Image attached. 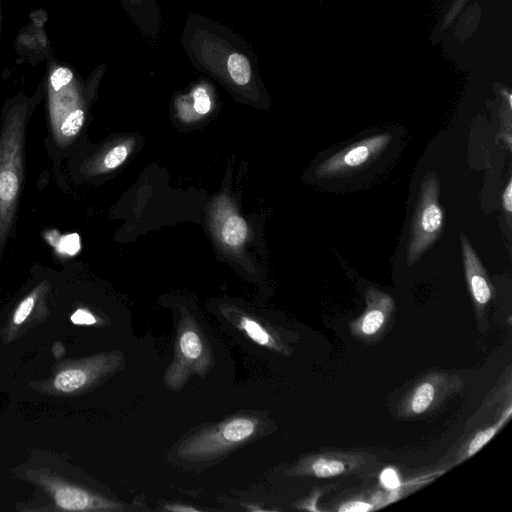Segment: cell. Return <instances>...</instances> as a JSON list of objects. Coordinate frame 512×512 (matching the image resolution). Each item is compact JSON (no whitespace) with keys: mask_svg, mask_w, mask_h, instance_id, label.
<instances>
[{"mask_svg":"<svg viewBox=\"0 0 512 512\" xmlns=\"http://www.w3.org/2000/svg\"><path fill=\"white\" fill-rule=\"evenodd\" d=\"M192 65L243 95L261 94L258 61L247 43L225 25L188 15L180 37Z\"/></svg>","mask_w":512,"mask_h":512,"instance_id":"1","label":"cell"},{"mask_svg":"<svg viewBox=\"0 0 512 512\" xmlns=\"http://www.w3.org/2000/svg\"><path fill=\"white\" fill-rule=\"evenodd\" d=\"M33 103L17 95L0 119V262L13 234L25 178V142Z\"/></svg>","mask_w":512,"mask_h":512,"instance_id":"2","label":"cell"},{"mask_svg":"<svg viewBox=\"0 0 512 512\" xmlns=\"http://www.w3.org/2000/svg\"><path fill=\"white\" fill-rule=\"evenodd\" d=\"M48 111L54 141L60 148H68L81 131L86 118L81 85L70 68L56 65L51 70Z\"/></svg>","mask_w":512,"mask_h":512,"instance_id":"3","label":"cell"},{"mask_svg":"<svg viewBox=\"0 0 512 512\" xmlns=\"http://www.w3.org/2000/svg\"><path fill=\"white\" fill-rule=\"evenodd\" d=\"M438 195V178L432 171L423 178L412 218L407 247V263L409 265L418 261L441 232L443 212L438 202Z\"/></svg>","mask_w":512,"mask_h":512,"instance_id":"4","label":"cell"},{"mask_svg":"<svg viewBox=\"0 0 512 512\" xmlns=\"http://www.w3.org/2000/svg\"><path fill=\"white\" fill-rule=\"evenodd\" d=\"M458 374L434 371L420 378L401 398L397 407L401 418L410 419L425 415L463 388Z\"/></svg>","mask_w":512,"mask_h":512,"instance_id":"5","label":"cell"},{"mask_svg":"<svg viewBox=\"0 0 512 512\" xmlns=\"http://www.w3.org/2000/svg\"><path fill=\"white\" fill-rule=\"evenodd\" d=\"M379 466L377 457L367 452L324 451L304 457L291 474L316 478L363 474Z\"/></svg>","mask_w":512,"mask_h":512,"instance_id":"6","label":"cell"},{"mask_svg":"<svg viewBox=\"0 0 512 512\" xmlns=\"http://www.w3.org/2000/svg\"><path fill=\"white\" fill-rule=\"evenodd\" d=\"M257 422L250 418H234L208 429L185 442L181 454L189 458H207L248 439Z\"/></svg>","mask_w":512,"mask_h":512,"instance_id":"7","label":"cell"},{"mask_svg":"<svg viewBox=\"0 0 512 512\" xmlns=\"http://www.w3.org/2000/svg\"><path fill=\"white\" fill-rule=\"evenodd\" d=\"M366 308L350 323L352 336L364 343H373L387 332L395 311L393 298L378 289L369 288L365 292Z\"/></svg>","mask_w":512,"mask_h":512,"instance_id":"8","label":"cell"},{"mask_svg":"<svg viewBox=\"0 0 512 512\" xmlns=\"http://www.w3.org/2000/svg\"><path fill=\"white\" fill-rule=\"evenodd\" d=\"M390 138V134H378L344 148L322 162L316 169V175L327 178L357 168L379 153L388 144Z\"/></svg>","mask_w":512,"mask_h":512,"instance_id":"9","label":"cell"},{"mask_svg":"<svg viewBox=\"0 0 512 512\" xmlns=\"http://www.w3.org/2000/svg\"><path fill=\"white\" fill-rule=\"evenodd\" d=\"M460 239L468 288L477 314L481 316L492 297V286L480 259L465 234L461 233Z\"/></svg>","mask_w":512,"mask_h":512,"instance_id":"10","label":"cell"},{"mask_svg":"<svg viewBox=\"0 0 512 512\" xmlns=\"http://www.w3.org/2000/svg\"><path fill=\"white\" fill-rule=\"evenodd\" d=\"M132 22L149 39H156L162 17L157 0H118Z\"/></svg>","mask_w":512,"mask_h":512,"instance_id":"11","label":"cell"},{"mask_svg":"<svg viewBox=\"0 0 512 512\" xmlns=\"http://www.w3.org/2000/svg\"><path fill=\"white\" fill-rule=\"evenodd\" d=\"M179 353L173 369L169 371V377L174 383L180 382L191 367L195 368L198 360L204 362V346L200 336L193 329L182 332L179 338Z\"/></svg>","mask_w":512,"mask_h":512,"instance_id":"12","label":"cell"},{"mask_svg":"<svg viewBox=\"0 0 512 512\" xmlns=\"http://www.w3.org/2000/svg\"><path fill=\"white\" fill-rule=\"evenodd\" d=\"M58 506L66 510H84L91 504L89 495L81 489L61 487L55 493Z\"/></svg>","mask_w":512,"mask_h":512,"instance_id":"13","label":"cell"},{"mask_svg":"<svg viewBox=\"0 0 512 512\" xmlns=\"http://www.w3.org/2000/svg\"><path fill=\"white\" fill-rule=\"evenodd\" d=\"M509 416V415H508ZM502 418L497 424L493 426L486 427L477 433H475L472 438L468 441L466 446L461 449L458 463L473 456L477 453L486 443L490 441V439L497 433V431L501 428L506 418Z\"/></svg>","mask_w":512,"mask_h":512,"instance_id":"14","label":"cell"},{"mask_svg":"<svg viewBox=\"0 0 512 512\" xmlns=\"http://www.w3.org/2000/svg\"><path fill=\"white\" fill-rule=\"evenodd\" d=\"M221 235L223 241L229 246L241 245L247 235L245 220L238 215L230 216L223 225Z\"/></svg>","mask_w":512,"mask_h":512,"instance_id":"15","label":"cell"},{"mask_svg":"<svg viewBox=\"0 0 512 512\" xmlns=\"http://www.w3.org/2000/svg\"><path fill=\"white\" fill-rule=\"evenodd\" d=\"M87 381L86 373L81 369H69L59 373L54 380L55 388L61 392H73Z\"/></svg>","mask_w":512,"mask_h":512,"instance_id":"16","label":"cell"},{"mask_svg":"<svg viewBox=\"0 0 512 512\" xmlns=\"http://www.w3.org/2000/svg\"><path fill=\"white\" fill-rule=\"evenodd\" d=\"M240 326L256 343L264 346L275 347V342L271 335L256 321L244 317L240 321Z\"/></svg>","mask_w":512,"mask_h":512,"instance_id":"17","label":"cell"},{"mask_svg":"<svg viewBox=\"0 0 512 512\" xmlns=\"http://www.w3.org/2000/svg\"><path fill=\"white\" fill-rule=\"evenodd\" d=\"M128 155L125 145H117L109 150L103 158V166L106 169H114L121 165Z\"/></svg>","mask_w":512,"mask_h":512,"instance_id":"18","label":"cell"},{"mask_svg":"<svg viewBox=\"0 0 512 512\" xmlns=\"http://www.w3.org/2000/svg\"><path fill=\"white\" fill-rule=\"evenodd\" d=\"M194 109L198 114H206L211 109V100L204 87H197L193 93Z\"/></svg>","mask_w":512,"mask_h":512,"instance_id":"19","label":"cell"},{"mask_svg":"<svg viewBox=\"0 0 512 512\" xmlns=\"http://www.w3.org/2000/svg\"><path fill=\"white\" fill-rule=\"evenodd\" d=\"M34 304H35V299L32 295L26 297L20 303V305L16 309V312H15L14 318H13V321L16 325H19L26 320V318L29 316V314L31 313V311L34 307Z\"/></svg>","mask_w":512,"mask_h":512,"instance_id":"20","label":"cell"},{"mask_svg":"<svg viewBox=\"0 0 512 512\" xmlns=\"http://www.w3.org/2000/svg\"><path fill=\"white\" fill-rule=\"evenodd\" d=\"M375 507V504L372 502H366L363 500H350L341 504L338 508L340 512H363L369 511Z\"/></svg>","mask_w":512,"mask_h":512,"instance_id":"21","label":"cell"},{"mask_svg":"<svg viewBox=\"0 0 512 512\" xmlns=\"http://www.w3.org/2000/svg\"><path fill=\"white\" fill-rule=\"evenodd\" d=\"M380 482L389 490L397 489L400 486L399 476L393 468H386L381 472Z\"/></svg>","mask_w":512,"mask_h":512,"instance_id":"22","label":"cell"},{"mask_svg":"<svg viewBox=\"0 0 512 512\" xmlns=\"http://www.w3.org/2000/svg\"><path fill=\"white\" fill-rule=\"evenodd\" d=\"M71 321L77 325H92L96 322L95 317L85 310H77L72 316Z\"/></svg>","mask_w":512,"mask_h":512,"instance_id":"23","label":"cell"},{"mask_svg":"<svg viewBox=\"0 0 512 512\" xmlns=\"http://www.w3.org/2000/svg\"><path fill=\"white\" fill-rule=\"evenodd\" d=\"M503 207L508 212H512V179L510 178L502 196Z\"/></svg>","mask_w":512,"mask_h":512,"instance_id":"24","label":"cell"},{"mask_svg":"<svg viewBox=\"0 0 512 512\" xmlns=\"http://www.w3.org/2000/svg\"><path fill=\"white\" fill-rule=\"evenodd\" d=\"M169 510H172V511H195L194 508L192 507H169L168 508Z\"/></svg>","mask_w":512,"mask_h":512,"instance_id":"25","label":"cell"},{"mask_svg":"<svg viewBox=\"0 0 512 512\" xmlns=\"http://www.w3.org/2000/svg\"><path fill=\"white\" fill-rule=\"evenodd\" d=\"M0 30H1V17H0Z\"/></svg>","mask_w":512,"mask_h":512,"instance_id":"26","label":"cell"}]
</instances>
